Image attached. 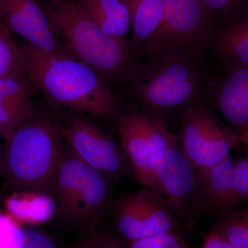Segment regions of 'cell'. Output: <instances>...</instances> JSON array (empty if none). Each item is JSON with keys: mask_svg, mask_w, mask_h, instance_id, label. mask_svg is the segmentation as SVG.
I'll return each mask as SVG.
<instances>
[{"mask_svg": "<svg viewBox=\"0 0 248 248\" xmlns=\"http://www.w3.org/2000/svg\"><path fill=\"white\" fill-rule=\"evenodd\" d=\"M128 8L135 40L145 42L159 27L164 16L162 0H122Z\"/></svg>", "mask_w": 248, "mask_h": 248, "instance_id": "cell-19", "label": "cell"}, {"mask_svg": "<svg viewBox=\"0 0 248 248\" xmlns=\"http://www.w3.org/2000/svg\"><path fill=\"white\" fill-rule=\"evenodd\" d=\"M1 139H2V138H1V134H0V169L2 167L3 162V153L2 150H1Z\"/></svg>", "mask_w": 248, "mask_h": 248, "instance_id": "cell-30", "label": "cell"}, {"mask_svg": "<svg viewBox=\"0 0 248 248\" xmlns=\"http://www.w3.org/2000/svg\"><path fill=\"white\" fill-rule=\"evenodd\" d=\"M26 70L36 90L55 107L94 118L110 121L117 118L120 100L101 76L76 58L18 43Z\"/></svg>", "mask_w": 248, "mask_h": 248, "instance_id": "cell-1", "label": "cell"}, {"mask_svg": "<svg viewBox=\"0 0 248 248\" xmlns=\"http://www.w3.org/2000/svg\"><path fill=\"white\" fill-rule=\"evenodd\" d=\"M203 248H244L231 244L229 241L223 239L216 233L210 231L208 234L204 235Z\"/></svg>", "mask_w": 248, "mask_h": 248, "instance_id": "cell-27", "label": "cell"}, {"mask_svg": "<svg viewBox=\"0 0 248 248\" xmlns=\"http://www.w3.org/2000/svg\"><path fill=\"white\" fill-rule=\"evenodd\" d=\"M50 195L62 218L76 226L99 223L113 201L110 179L69 151L59 167Z\"/></svg>", "mask_w": 248, "mask_h": 248, "instance_id": "cell-4", "label": "cell"}, {"mask_svg": "<svg viewBox=\"0 0 248 248\" xmlns=\"http://www.w3.org/2000/svg\"><path fill=\"white\" fill-rule=\"evenodd\" d=\"M130 248H188L179 233H168L130 242Z\"/></svg>", "mask_w": 248, "mask_h": 248, "instance_id": "cell-24", "label": "cell"}, {"mask_svg": "<svg viewBox=\"0 0 248 248\" xmlns=\"http://www.w3.org/2000/svg\"><path fill=\"white\" fill-rule=\"evenodd\" d=\"M240 141L248 147V126L239 135Z\"/></svg>", "mask_w": 248, "mask_h": 248, "instance_id": "cell-28", "label": "cell"}, {"mask_svg": "<svg viewBox=\"0 0 248 248\" xmlns=\"http://www.w3.org/2000/svg\"><path fill=\"white\" fill-rule=\"evenodd\" d=\"M25 71V62L17 42L0 21V78Z\"/></svg>", "mask_w": 248, "mask_h": 248, "instance_id": "cell-22", "label": "cell"}, {"mask_svg": "<svg viewBox=\"0 0 248 248\" xmlns=\"http://www.w3.org/2000/svg\"><path fill=\"white\" fill-rule=\"evenodd\" d=\"M129 79L139 100L156 112L184 110L195 104L202 86L196 60L187 59L151 61L137 66Z\"/></svg>", "mask_w": 248, "mask_h": 248, "instance_id": "cell-6", "label": "cell"}, {"mask_svg": "<svg viewBox=\"0 0 248 248\" xmlns=\"http://www.w3.org/2000/svg\"><path fill=\"white\" fill-rule=\"evenodd\" d=\"M211 231L231 244L248 248V206L219 215Z\"/></svg>", "mask_w": 248, "mask_h": 248, "instance_id": "cell-21", "label": "cell"}, {"mask_svg": "<svg viewBox=\"0 0 248 248\" xmlns=\"http://www.w3.org/2000/svg\"><path fill=\"white\" fill-rule=\"evenodd\" d=\"M53 30L76 58L106 79H129L137 66L128 41L104 33L78 0H45Z\"/></svg>", "mask_w": 248, "mask_h": 248, "instance_id": "cell-3", "label": "cell"}, {"mask_svg": "<svg viewBox=\"0 0 248 248\" xmlns=\"http://www.w3.org/2000/svg\"><path fill=\"white\" fill-rule=\"evenodd\" d=\"M5 205L10 216L24 223H44L58 213L51 195L36 191L16 192L6 200Z\"/></svg>", "mask_w": 248, "mask_h": 248, "instance_id": "cell-17", "label": "cell"}, {"mask_svg": "<svg viewBox=\"0 0 248 248\" xmlns=\"http://www.w3.org/2000/svg\"><path fill=\"white\" fill-rule=\"evenodd\" d=\"M35 90L27 71L0 78V134L3 140L33 110Z\"/></svg>", "mask_w": 248, "mask_h": 248, "instance_id": "cell-15", "label": "cell"}, {"mask_svg": "<svg viewBox=\"0 0 248 248\" xmlns=\"http://www.w3.org/2000/svg\"><path fill=\"white\" fill-rule=\"evenodd\" d=\"M85 13L108 35L122 38L131 27L130 14L122 0H78Z\"/></svg>", "mask_w": 248, "mask_h": 248, "instance_id": "cell-18", "label": "cell"}, {"mask_svg": "<svg viewBox=\"0 0 248 248\" xmlns=\"http://www.w3.org/2000/svg\"><path fill=\"white\" fill-rule=\"evenodd\" d=\"M76 248H92L91 240H90L89 237L84 239L81 244H79L77 246Z\"/></svg>", "mask_w": 248, "mask_h": 248, "instance_id": "cell-29", "label": "cell"}, {"mask_svg": "<svg viewBox=\"0 0 248 248\" xmlns=\"http://www.w3.org/2000/svg\"><path fill=\"white\" fill-rule=\"evenodd\" d=\"M213 22L218 18L228 14L237 8L236 0H202Z\"/></svg>", "mask_w": 248, "mask_h": 248, "instance_id": "cell-26", "label": "cell"}, {"mask_svg": "<svg viewBox=\"0 0 248 248\" xmlns=\"http://www.w3.org/2000/svg\"><path fill=\"white\" fill-rule=\"evenodd\" d=\"M182 151L196 171L210 169L229 157L241 143L208 108L194 104L184 109L181 133Z\"/></svg>", "mask_w": 248, "mask_h": 248, "instance_id": "cell-7", "label": "cell"}, {"mask_svg": "<svg viewBox=\"0 0 248 248\" xmlns=\"http://www.w3.org/2000/svg\"><path fill=\"white\" fill-rule=\"evenodd\" d=\"M235 160L231 156L210 169L196 171L192 201V223L200 215L217 216L230 211Z\"/></svg>", "mask_w": 248, "mask_h": 248, "instance_id": "cell-13", "label": "cell"}, {"mask_svg": "<svg viewBox=\"0 0 248 248\" xmlns=\"http://www.w3.org/2000/svg\"><path fill=\"white\" fill-rule=\"evenodd\" d=\"M248 202V159L236 160L230 210Z\"/></svg>", "mask_w": 248, "mask_h": 248, "instance_id": "cell-23", "label": "cell"}, {"mask_svg": "<svg viewBox=\"0 0 248 248\" xmlns=\"http://www.w3.org/2000/svg\"><path fill=\"white\" fill-rule=\"evenodd\" d=\"M164 16L145 49L151 61L197 60L211 40L213 20L202 0H162Z\"/></svg>", "mask_w": 248, "mask_h": 248, "instance_id": "cell-5", "label": "cell"}, {"mask_svg": "<svg viewBox=\"0 0 248 248\" xmlns=\"http://www.w3.org/2000/svg\"><path fill=\"white\" fill-rule=\"evenodd\" d=\"M116 119L121 146L132 171L143 187L156 194L152 161L160 151L176 144L177 139L170 133L159 118L146 112H120Z\"/></svg>", "mask_w": 248, "mask_h": 248, "instance_id": "cell-8", "label": "cell"}, {"mask_svg": "<svg viewBox=\"0 0 248 248\" xmlns=\"http://www.w3.org/2000/svg\"><path fill=\"white\" fill-rule=\"evenodd\" d=\"M89 237L92 248H130L120 238L107 232L92 229Z\"/></svg>", "mask_w": 248, "mask_h": 248, "instance_id": "cell-25", "label": "cell"}, {"mask_svg": "<svg viewBox=\"0 0 248 248\" xmlns=\"http://www.w3.org/2000/svg\"><path fill=\"white\" fill-rule=\"evenodd\" d=\"M61 130L72 154L111 182L132 171L122 146L86 116L72 112Z\"/></svg>", "mask_w": 248, "mask_h": 248, "instance_id": "cell-10", "label": "cell"}, {"mask_svg": "<svg viewBox=\"0 0 248 248\" xmlns=\"http://www.w3.org/2000/svg\"><path fill=\"white\" fill-rule=\"evenodd\" d=\"M0 21L11 33L35 48L76 58L55 33L43 6L36 0H0Z\"/></svg>", "mask_w": 248, "mask_h": 248, "instance_id": "cell-12", "label": "cell"}, {"mask_svg": "<svg viewBox=\"0 0 248 248\" xmlns=\"http://www.w3.org/2000/svg\"><path fill=\"white\" fill-rule=\"evenodd\" d=\"M151 169L156 194L164 199L180 223L192 227L196 171L184 152L177 143L165 148L155 155Z\"/></svg>", "mask_w": 248, "mask_h": 248, "instance_id": "cell-11", "label": "cell"}, {"mask_svg": "<svg viewBox=\"0 0 248 248\" xmlns=\"http://www.w3.org/2000/svg\"><path fill=\"white\" fill-rule=\"evenodd\" d=\"M210 41L227 68L248 67V4L215 20Z\"/></svg>", "mask_w": 248, "mask_h": 248, "instance_id": "cell-14", "label": "cell"}, {"mask_svg": "<svg viewBox=\"0 0 248 248\" xmlns=\"http://www.w3.org/2000/svg\"><path fill=\"white\" fill-rule=\"evenodd\" d=\"M247 158H248V156H247Z\"/></svg>", "mask_w": 248, "mask_h": 248, "instance_id": "cell-31", "label": "cell"}, {"mask_svg": "<svg viewBox=\"0 0 248 248\" xmlns=\"http://www.w3.org/2000/svg\"><path fill=\"white\" fill-rule=\"evenodd\" d=\"M5 143L1 170L8 186L16 192L50 195L66 153L61 126L48 116L32 110Z\"/></svg>", "mask_w": 248, "mask_h": 248, "instance_id": "cell-2", "label": "cell"}, {"mask_svg": "<svg viewBox=\"0 0 248 248\" xmlns=\"http://www.w3.org/2000/svg\"><path fill=\"white\" fill-rule=\"evenodd\" d=\"M109 211L119 234L130 242L179 233L182 226L164 199L144 187L113 199Z\"/></svg>", "mask_w": 248, "mask_h": 248, "instance_id": "cell-9", "label": "cell"}, {"mask_svg": "<svg viewBox=\"0 0 248 248\" xmlns=\"http://www.w3.org/2000/svg\"><path fill=\"white\" fill-rule=\"evenodd\" d=\"M0 248H58L48 235L22 228L9 215L0 216Z\"/></svg>", "mask_w": 248, "mask_h": 248, "instance_id": "cell-20", "label": "cell"}, {"mask_svg": "<svg viewBox=\"0 0 248 248\" xmlns=\"http://www.w3.org/2000/svg\"><path fill=\"white\" fill-rule=\"evenodd\" d=\"M217 107L234 133L248 126V67L228 68L216 94Z\"/></svg>", "mask_w": 248, "mask_h": 248, "instance_id": "cell-16", "label": "cell"}]
</instances>
